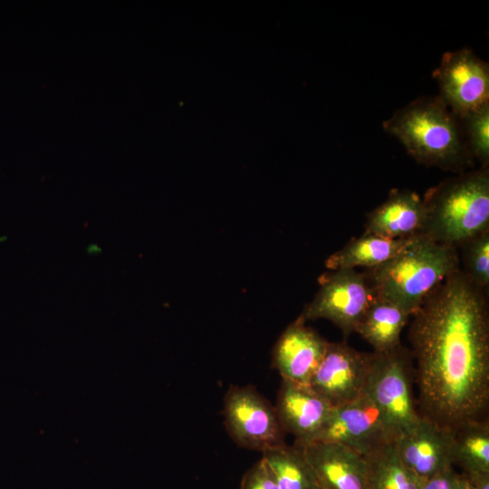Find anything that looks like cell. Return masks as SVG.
<instances>
[{"instance_id": "12", "label": "cell", "mask_w": 489, "mask_h": 489, "mask_svg": "<svg viewBox=\"0 0 489 489\" xmlns=\"http://www.w3.org/2000/svg\"><path fill=\"white\" fill-rule=\"evenodd\" d=\"M453 434L421 417L396 441L398 457L413 475L426 480L453 465Z\"/></svg>"}, {"instance_id": "5", "label": "cell", "mask_w": 489, "mask_h": 489, "mask_svg": "<svg viewBox=\"0 0 489 489\" xmlns=\"http://www.w3.org/2000/svg\"><path fill=\"white\" fill-rule=\"evenodd\" d=\"M371 354L363 393L378 408L388 427L400 436L421 419L413 393L412 356L401 344L391 350Z\"/></svg>"}, {"instance_id": "16", "label": "cell", "mask_w": 489, "mask_h": 489, "mask_svg": "<svg viewBox=\"0 0 489 489\" xmlns=\"http://www.w3.org/2000/svg\"><path fill=\"white\" fill-rule=\"evenodd\" d=\"M411 316L394 303L374 296L355 332L369 343L374 352H385L400 345L403 329Z\"/></svg>"}, {"instance_id": "8", "label": "cell", "mask_w": 489, "mask_h": 489, "mask_svg": "<svg viewBox=\"0 0 489 489\" xmlns=\"http://www.w3.org/2000/svg\"><path fill=\"white\" fill-rule=\"evenodd\" d=\"M434 78L439 98L451 112L463 120L489 104V67L468 48L443 54Z\"/></svg>"}, {"instance_id": "19", "label": "cell", "mask_w": 489, "mask_h": 489, "mask_svg": "<svg viewBox=\"0 0 489 489\" xmlns=\"http://www.w3.org/2000/svg\"><path fill=\"white\" fill-rule=\"evenodd\" d=\"M279 489H321L303 449L286 444L263 453Z\"/></svg>"}, {"instance_id": "27", "label": "cell", "mask_w": 489, "mask_h": 489, "mask_svg": "<svg viewBox=\"0 0 489 489\" xmlns=\"http://www.w3.org/2000/svg\"><path fill=\"white\" fill-rule=\"evenodd\" d=\"M469 489H470V487H469Z\"/></svg>"}, {"instance_id": "15", "label": "cell", "mask_w": 489, "mask_h": 489, "mask_svg": "<svg viewBox=\"0 0 489 489\" xmlns=\"http://www.w3.org/2000/svg\"><path fill=\"white\" fill-rule=\"evenodd\" d=\"M425 220L423 199L416 192L394 189L368 215L365 233L391 239L409 238L422 234Z\"/></svg>"}, {"instance_id": "13", "label": "cell", "mask_w": 489, "mask_h": 489, "mask_svg": "<svg viewBox=\"0 0 489 489\" xmlns=\"http://www.w3.org/2000/svg\"><path fill=\"white\" fill-rule=\"evenodd\" d=\"M328 343L316 331L297 318L277 340L273 350V367L282 379L309 386Z\"/></svg>"}, {"instance_id": "25", "label": "cell", "mask_w": 489, "mask_h": 489, "mask_svg": "<svg viewBox=\"0 0 489 489\" xmlns=\"http://www.w3.org/2000/svg\"><path fill=\"white\" fill-rule=\"evenodd\" d=\"M470 489H489V473L464 475Z\"/></svg>"}, {"instance_id": "23", "label": "cell", "mask_w": 489, "mask_h": 489, "mask_svg": "<svg viewBox=\"0 0 489 489\" xmlns=\"http://www.w3.org/2000/svg\"><path fill=\"white\" fill-rule=\"evenodd\" d=\"M239 489H279L273 475L261 458L244 475Z\"/></svg>"}, {"instance_id": "2", "label": "cell", "mask_w": 489, "mask_h": 489, "mask_svg": "<svg viewBox=\"0 0 489 489\" xmlns=\"http://www.w3.org/2000/svg\"><path fill=\"white\" fill-rule=\"evenodd\" d=\"M459 269L457 247L419 235L391 259L362 273L374 296L394 303L411 316Z\"/></svg>"}, {"instance_id": "14", "label": "cell", "mask_w": 489, "mask_h": 489, "mask_svg": "<svg viewBox=\"0 0 489 489\" xmlns=\"http://www.w3.org/2000/svg\"><path fill=\"white\" fill-rule=\"evenodd\" d=\"M301 446L321 489H368V465L362 455L332 442Z\"/></svg>"}, {"instance_id": "7", "label": "cell", "mask_w": 489, "mask_h": 489, "mask_svg": "<svg viewBox=\"0 0 489 489\" xmlns=\"http://www.w3.org/2000/svg\"><path fill=\"white\" fill-rule=\"evenodd\" d=\"M320 289L298 317L303 322L325 319L347 337L363 316L374 295L362 273L338 269L320 278Z\"/></svg>"}, {"instance_id": "24", "label": "cell", "mask_w": 489, "mask_h": 489, "mask_svg": "<svg viewBox=\"0 0 489 489\" xmlns=\"http://www.w3.org/2000/svg\"><path fill=\"white\" fill-rule=\"evenodd\" d=\"M420 489H469V485L465 475L450 466L423 480Z\"/></svg>"}, {"instance_id": "21", "label": "cell", "mask_w": 489, "mask_h": 489, "mask_svg": "<svg viewBox=\"0 0 489 489\" xmlns=\"http://www.w3.org/2000/svg\"><path fill=\"white\" fill-rule=\"evenodd\" d=\"M462 272L478 288L487 292L489 286V229L465 242Z\"/></svg>"}, {"instance_id": "4", "label": "cell", "mask_w": 489, "mask_h": 489, "mask_svg": "<svg viewBox=\"0 0 489 489\" xmlns=\"http://www.w3.org/2000/svg\"><path fill=\"white\" fill-rule=\"evenodd\" d=\"M422 235L455 247L489 229L488 166L446 179L427 192Z\"/></svg>"}, {"instance_id": "11", "label": "cell", "mask_w": 489, "mask_h": 489, "mask_svg": "<svg viewBox=\"0 0 489 489\" xmlns=\"http://www.w3.org/2000/svg\"><path fill=\"white\" fill-rule=\"evenodd\" d=\"M274 408L284 433L300 446L317 440L333 408L310 386L286 379H282Z\"/></svg>"}, {"instance_id": "6", "label": "cell", "mask_w": 489, "mask_h": 489, "mask_svg": "<svg viewBox=\"0 0 489 489\" xmlns=\"http://www.w3.org/2000/svg\"><path fill=\"white\" fill-rule=\"evenodd\" d=\"M223 416L229 436L241 447L264 453L286 444L274 405L254 386H230Z\"/></svg>"}, {"instance_id": "9", "label": "cell", "mask_w": 489, "mask_h": 489, "mask_svg": "<svg viewBox=\"0 0 489 489\" xmlns=\"http://www.w3.org/2000/svg\"><path fill=\"white\" fill-rule=\"evenodd\" d=\"M398 436L371 399L362 393L358 398L332 408L316 441L340 444L367 456Z\"/></svg>"}, {"instance_id": "26", "label": "cell", "mask_w": 489, "mask_h": 489, "mask_svg": "<svg viewBox=\"0 0 489 489\" xmlns=\"http://www.w3.org/2000/svg\"><path fill=\"white\" fill-rule=\"evenodd\" d=\"M87 252L91 254H97L99 252H101V249L96 244H91L89 245Z\"/></svg>"}, {"instance_id": "18", "label": "cell", "mask_w": 489, "mask_h": 489, "mask_svg": "<svg viewBox=\"0 0 489 489\" xmlns=\"http://www.w3.org/2000/svg\"><path fill=\"white\" fill-rule=\"evenodd\" d=\"M453 465L463 475L489 473V420H475L452 430Z\"/></svg>"}, {"instance_id": "1", "label": "cell", "mask_w": 489, "mask_h": 489, "mask_svg": "<svg viewBox=\"0 0 489 489\" xmlns=\"http://www.w3.org/2000/svg\"><path fill=\"white\" fill-rule=\"evenodd\" d=\"M411 317L409 351L420 416L449 430L488 418L487 292L459 269Z\"/></svg>"}, {"instance_id": "20", "label": "cell", "mask_w": 489, "mask_h": 489, "mask_svg": "<svg viewBox=\"0 0 489 489\" xmlns=\"http://www.w3.org/2000/svg\"><path fill=\"white\" fill-rule=\"evenodd\" d=\"M396 441L365 456L368 489H420L423 479L403 465L397 452Z\"/></svg>"}, {"instance_id": "17", "label": "cell", "mask_w": 489, "mask_h": 489, "mask_svg": "<svg viewBox=\"0 0 489 489\" xmlns=\"http://www.w3.org/2000/svg\"><path fill=\"white\" fill-rule=\"evenodd\" d=\"M413 237L391 239L364 233L330 255L325 265L331 271L357 267L374 268L398 254Z\"/></svg>"}, {"instance_id": "22", "label": "cell", "mask_w": 489, "mask_h": 489, "mask_svg": "<svg viewBox=\"0 0 489 489\" xmlns=\"http://www.w3.org/2000/svg\"><path fill=\"white\" fill-rule=\"evenodd\" d=\"M465 122L466 145L471 155L483 166L489 162V104L463 119Z\"/></svg>"}, {"instance_id": "10", "label": "cell", "mask_w": 489, "mask_h": 489, "mask_svg": "<svg viewBox=\"0 0 489 489\" xmlns=\"http://www.w3.org/2000/svg\"><path fill=\"white\" fill-rule=\"evenodd\" d=\"M371 355L355 350L346 341L329 342L309 386L332 408L349 403L364 391Z\"/></svg>"}, {"instance_id": "3", "label": "cell", "mask_w": 489, "mask_h": 489, "mask_svg": "<svg viewBox=\"0 0 489 489\" xmlns=\"http://www.w3.org/2000/svg\"><path fill=\"white\" fill-rule=\"evenodd\" d=\"M419 164L458 169L470 152L463 140L456 117L436 97H420L397 110L383 123Z\"/></svg>"}]
</instances>
